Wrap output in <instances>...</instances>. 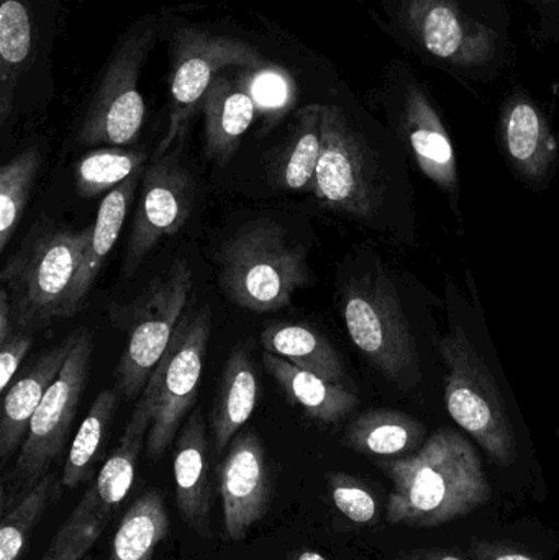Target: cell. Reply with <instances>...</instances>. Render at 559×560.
I'll use <instances>...</instances> for the list:
<instances>
[{
    "instance_id": "cell-37",
    "label": "cell",
    "mask_w": 559,
    "mask_h": 560,
    "mask_svg": "<svg viewBox=\"0 0 559 560\" xmlns=\"http://www.w3.org/2000/svg\"><path fill=\"white\" fill-rule=\"evenodd\" d=\"M12 303L5 287L0 289V345L7 341L13 331Z\"/></svg>"
},
{
    "instance_id": "cell-21",
    "label": "cell",
    "mask_w": 559,
    "mask_h": 560,
    "mask_svg": "<svg viewBox=\"0 0 559 560\" xmlns=\"http://www.w3.org/2000/svg\"><path fill=\"white\" fill-rule=\"evenodd\" d=\"M206 154L217 164H226L242 144L256 115V102L245 85L220 74L203 97Z\"/></svg>"
},
{
    "instance_id": "cell-26",
    "label": "cell",
    "mask_w": 559,
    "mask_h": 560,
    "mask_svg": "<svg viewBox=\"0 0 559 560\" xmlns=\"http://www.w3.org/2000/svg\"><path fill=\"white\" fill-rule=\"evenodd\" d=\"M427 441V430L416 418L396 410H370L351 421L345 444L364 456L406 457Z\"/></svg>"
},
{
    "instance_id": "cell-19",
    "label": "cell",
    "mask_w": 559,
    "mask_h": 560,
    "mask_svg": "<svg viewBox=\"0 0 559 560\" xmlns=\"http://www.w3.org/2000/svg\"><path fill=\"white\" fill-rule=\"evenodd\" d=\"M78 339V329L58 345L46 349L22 375L3 392L2 415H0V459L3 466L20 451L30 421L38 410L46 392L58 377L66 359L71 354Z\"/></svg>"
},
{
    "instance_id": "cell-38",
    "label": "cell",
    "mask_w": 559,
    "mask_h": 560,
    "mask_svg": "<svg viewBox=\"0 0 559 560\" xmlns=\"http://www.w3.org/2000/svg\"><path fill=\"white\" fill-rule=\"evenodd\" d=\"M396 560H465L456 552L443 549H420V551L404 552Z\"/></svg>"
},
{
    "instance_id": "cell-16",
    "label": "cell",
    "mask_w": 559,
    "mask_h": 560,
    "mask_svg": "<svg viewBox=\"0 0 559 560\" xmlns=\"http://www.w3.org/2000/svg\"><path fill=\"white\" fill-rule=\"evenodd\" d=\"M223 529L230 541H243L268 515L271 476L261 438L243 431L230 443L217 467Z\"/></svg>"
},
{
    "instance_id": "cell-34",
    "label": "cell",
    "mask_w": 559,
    "mask_h": 560,
    "mask_svg": "<svg viewBox=\"0 0 559 560\" xmlns=\"http://www.w3.org/2000/svg\"><path fill=\"white\" fill-rule=\"evenodd\" d=\"M33 346V336L23 329H13L5 342L0 345V390L5 392L19 372L20 364Z\"/></svg>"
},
{
    "instance_id": "cell-30",
    "label": "cell",
    "mask_w": 559,
    "mask_h": 560,
    "mask_svg": "<svg viewBox=\"0 0 559 560\" xmlns=\"http://www.w3.org/2000/svg\"><path fill=\"white\" fill-rule=\"evenodd\" d=\"M147 153L140 150L105 147L89 151L75 163V190L82 199L112 192L125 180L141 173Z\"/></svg>"
},
{
    "instance_id": "cell-17",
    "label": "cell",
    "mask_w": 559,
    "mask_h": 560,
    "mask_svg": "<svg viewBox=\"0 0 559 560\" xmlns=\"http://www.w3.org/2000/svg\"><path fill=\"white\" fill-rule=\"evenodd\" d=\"M502 147L515 173L531 186H541L557 166V135L544 108L524 89H515L502 104L499 120Z\"/></svg>"
},
{
    "instance_id": "cell-13",
    "label": "cell",
    "mask_w": 559,
    "mask_h": 560,
    "mask_svg": "<svg viewBox=\"0 0 559 560\" xmlns=\"http://www.w3.org/2000/svg\"><path fill=\"white\" fill-rule=\"evenodd\" d=\"M210 329L212 319L207 310L184 316L166 352L148 378L143 395L153 410L147 440L150 459L163 457L196 404Z\"/></svg>"
},
{
    "instance_id": "cell-2",
    "label": "cell",
    "mask_w": 559,
    "mask_h": 560,
    "mask_svg": "<svg viewBox=\"0 0 559 560\" xmlns=\"http://www.w3.org/2000/svg\"><path fill=\"white\" fill-rule=\"evenodd\" d=\"M410 156L391 128L360 125L340 104H322V151L311 192L331 212L417 245Z\"/></svg>"
},
{
    "instance_id": "cell-27",
    "label": "cell",
    "mask_w": 559,
    "mask_h": 560,
    "mask_svg": "<svg viewBox=\"0 0 559 560\" xmlns=\"http://www.w3.org/2000/svg\"><path fill=\"white\" fill-rule=\"evenodd\" d=\"M322 151V104H311L295 115L288 138L271 163L276 187L292 192H311Z\"/></svg>"
},
{
    "instance_id": "cell-5",
    "label": "cell",
    "mask_w": 559,
    "mask_h": 560,
    "mask_svg": "<svg viewBox=\"0 0 559 560\" xmlns=\"http://www.w3.org/2000/svg\"><path fill=\"white\" fill-rule=\"evenodd\" d=\"M393 480L387 499L389 525L435 528L471 515L491 500L481 457L458 431L443 427L406 457L381 459Z\"/></svg>"
},
{
    "instance_id": "cell-10",
    "label": "cell",
    "mask_w": 559,
    "mask_h": 560,
    "mask_svg": "<svg viewBox=\"0 0 559 560\" xmlns=\"http://www.w3.org/2000/svg\"><path fill=\"white\" fill-rule=\"evenodd\" d=\"M170 115L167 130L158 144L156 160L180 141L190 118L202 105L223 69H259L263 56L245 39L216 35L190 25L174 26L170 38Z\"/></svg>"
},
{
    "instance_id": "cell-32",
    "label": "cell",
    "mask_w": 559,
    "mask_h": 560,
    "mask_svg": "<svg viewBox=\"0 0 559 560\" xmlns=\"http://www.w3.org/2000/svg\"><path fill=\"white\" fill-rule=\"evenodd\" d=\"M39 164L38 147H30L0 167V252H5L28 206Z\"/></svg>"
},
{
    "instance_id": "cell-24",
    "label": "cell",
    "mask_w": 559,
    "mask_h": 560,
    "mask_svg": "<svg viewBox=\"0 0 559 560\" xmlns=\"http://www.w3.org/2000/svg\"><path fill=\"white\" fill-rule=\"evenodd\" d=\"M258 377L252 355L246 348L238 346L226 359L210 413V431L217 454H222L248 423L258 404Z\"/></svg>"
},
{
    "instance_id": "cell-28",
    "label": "cell",
    "mask_w": 559,
    "mask_h": 560,
    "mask_svg": "<svg viewBox=\"0 0 559 560\" xmlns=\"http://www.w3.org/2000/svg\"><path fill=\"white\" fill-rule=\"evenodd\" d=\"M170 533L163 495L148 490L125 513L112 541L110 560H151Z\"/></svg>"
},
{
    "instance_id": "cell-22",
    "label": "cell",
    "mask_w": 559,
    "mask_h": 560,
    "mask_svg": "<svg viewBox=\"0 0 559 560\" xmlns=\"http://www.w3.org/2000/svg\"><path fill=\"white\" fill-rule=\"evenodd\" d=\"M263 364L278 382L286 398L312 420L337 424L358 407L353 388L334 384L322 375L305 371L271 352H263Z\"/></svg>"
},
{
    "instance_id": "cell-12",
    "label": "cell",
    "mask_w": 559,
    "mask_h": 560,
    "mask_svg": "<svg viewBox=\"0 0 559 560\" xmlns=\"http://www.w3.org/2000/svg\"><path fill=\"white\" fill-rule=\"evenodd\" d=\"M194 276L184 259L151 280L135 302L124 354L115 369V390L125 400L143 394L151 372L163 358L184 318Z\"/></svg>"
},
{
    "instance_id": "cell-40",
    "label": "cell",
    "mask_w": 559,
    "mask_h": 560,
    "mask_svg": "<svg viewBox=\"0 0 559 560\" xmlns=\"http://www.w3.org/2000/svg\"><path fill=\"white\" fill-rule=\"evenodd\" d=\"M82 560H92V559H91V558H89V556H85V558H84V559H82Z\"/></svg>"
},
{
    "instance_id": "cell-1",
    "label": "cell",
    "mask_w": 559,
    "mask_h": 560,
    "mask_svg": "<svg viewBox=\"0 0 559 560\" xmlns=\"http://www.w3.org/2000/svg\"><path fill=\"white\" fill-rule=\"evenodd\" d=\"M432 293L400 279L376 253H361L341 287V315L364 361L407 397L436 387L442 358Z\"/></svg>"
},
{
    "instance_id": "cell-39",
    "label": "cell",
    "mask_w": 559,
    "mask_h": 560,
    "mask_svg": "<svg viewBox=\"0 0 559 560\" xmlns=\"http://www.w3.org/2000/svg\"><path fill=\"white\" fill-rule=\"evenodd\" d=\"M288 560H327L324 558V556L318 555V552L315 551H298L292 552L291 556H289Z\"/></svg>"
},
{
    "instance_id": "cell-36",
    "label": "cell",
    "mask_w": 559,
    "mask_h": 560,
    "mask_svg": "<svg viewBox=\"0 0 559 560\" xmlns=\"http://www.w3.org/2000/svg\"><path fill=\"white\" fill-rule=\"evenodd\" d=\"M473 560H540L531 552L496 542H476L471 548Z\"/></svg>"
},
{
    "instance_id": "cell-15",
    "label": "cell",
    "mask_w": 559,
    "mask_h": 560,
    "mask_svg": "<svg viewBox=\"0 0 559 560\" xmlns=\"http://www.w3.org/2000/svg\"><path fill=\"white\" fill-rule=\"evenodd\" d=\"M196 199L193 174L177 160L166 154L144 170L143 190L135 213L125 272L135 275L143 259L166 236L176 235L186 226Z\"/></svg>"
},
{
    "instance_id": "cell-8",
    "label": "cell",
    "mask_w": 559,
    "mask_h": 560,
    "mask_svg": "<svg viewBox=\"0 0 559 560\" xmlns=\"http://www.w3.org/2000/svg\"><path fill=\"white\" fill-rule=\"evenodd\" d=\"M160 16H140L115 43L82 115L75 141L82 147H127L143 127L147 105L138 81L161 32Z\"/></svg>"
},
{
    "instance_id": "cell-20",
    "label": "cell",
    "mask_w": 559,
    "mask_h": 560,
    "mask_svg": "<svg viewBox=\"0 0 559 560\" xmlns=\"http://www.w3.org/2000/svg\"><path fill=\"white\" fill-rule=\"evenodd\" d=\"M173 469L180 518L196 532L207 533L212 512V483L206 424L199 411H194L179 431Z\"/></svg>"
},
{
    "instance_id": "cell-6",
    "label": "cell",
    "mask_w": 559,
    "mask_h": 560,
    "mask_svg": "<svg viewBox=\"0 0 559 560\" xmlns=\"http://www.w3.org/2000/svg\"><path fill=\"white\" fill-rule=\"evenodd\" d=\"M311 282L305 252L278 223L258 220L226 240L219 255V283L230 302L255 313L286 308Z\"/></svg>"
},
{
    "instance_id": "cell-11",
    "label": "cell",
    "mask_w": 559,
    "mask_h": 560,
    "mask_svg": "<svg viewBox=\"0 0 559 560\" xmlns=\"http://www.w3.org/2000/svg\"><path fill=\"white\" fill-rule=\"evenodd\" d=\"M151 420L153 410L150 400L141 394L120 443L105 460L101 472L92 480L88 492L62 523L39 560H82L94 548L133 487L138 459L147 446Z\"/></svg>"
},
{
    "instance_id": "cell-25",
    "label": "cell",
    "mask_w": 559,
    "mask_h": 560,
    "mask_svg": "<svg viewBox=\"0 0 559 560\" xmlns=\"http://www.w3.org/2000/svg\"><path fill=\"white\" fill-rule=\"evenodd\" d=\"M263 349L334 384L351 388L343 359L317 329L298 323H272L259 336Z\"/></svg>"
},
{
    "instance_id": "cell-7",
    "label": "cell",
    "mask_w": 559,
    "mask_h": 560,
    "mask_svg": "<svg viewBox=\"0 0 559 560\" xmlns=\"http://www.w3.org/2000/svg\"><path fill=\"white\" fill-rule=\"evenodd\" d=\"M89 235L91 226H38L5 262L0 280L12 303L13 328L32 332L61 318Z\"/></svg>"
},
{
    "instance_id": "cell-35",
    "label": "cell",
    "mask_w": 559,
    "mask_h": 560,
    "mask_svg": "<svg viewBox=\"0 0 559 560\" xmlns=\"http://www.w3.org/2000/svg\"><path fill=\"white\" fill-rule=\"evenodd\" d=\"M537 15L532 38L540 45L559 43V0H525Z\"/></svg>"
},
{
    "instance_id": "cell-29",
    "label": "cell",
    "mask_w": 559,
    "mask_h": 560,
    "mask_svg": "<svg viewBox=\"0 0 559 560\" xmlns=\"http://www.w3.org/2000/svg\"><path fill=\"white\" fill-rule=\"evenodd\" d=\"M120 398L115 388L102 390L95 397L66 456L61 474V486L66 489L74 490L91 482Z\"/></svg>"
},
{
    "instance_id": "cell-3",
    "label": "cell",
    "mask_w": 559,
    "mask_h": 560,
    "mask_svg": "<svg viewBox=\"0 0 559 560\" xmlns=\"http://www.w3.org/2000/svg\"><path fill=\"white\" fill-rule=\"evenodd\" d=\"M370 13L397 45L463 85L498 81L517 56L504 0H373Z\"/></svg>"
},
{
    "instance_id": "cell-4",
    "label": "cell",
    "mask_w": 559,
    "mask_h": 560,
    "mask_svg": "<svg viewBox=\"0 0 559 560\" xmlns=\"http://www.w3.org/2000/svg\"><path fill=\"white\" fill-rule=\"evenodd\" d=\"M468 282L471 303L456 283H446V331L440 336L445 407L496 464L511 467L519 457L515 400L469 271Z\"/></svg>"
},
{
    "instance_id": "cell-9",
    "label": "cell",
    "mask_w": 559,
    "mask_h": 560,
    "mask_svg": "<svg viewBox=\"0 0 559 560\" xmlns=\"http://www.w3.org/2000/svg\"><path fill=\"white\" fill-rule=\"evenodd\" d=\"M389 128L420 173L449 197L459 217V177L455 147L429 88L412 66L394 59L380 91Z\"/></svg>"
},
{
    "instance_id": "cell-14",
    "label": "cell",
    "mask_w": 559,
    "mask_h": 560,
    "mask_svg": "<svg viewBox=\"0 0 559 560\" xmlns=\"http://www.w3.org/2000/svg\"><path fill=\"white\" fill-rule=\"evenodd\" d=\"M94 339L91 332L85 328L78 329L74 348L33 415L12 474L5 477L12 499L35 487L62 453L88 384Z\"/></svg>"
},
{
    "instance_id": "cell-23",
    "label": "cell",
    "mask_w": 559,
    "mask_h": 560,
    "mask_svg": "<svg viewBox=\"0 0 559 560\" xmlns=\"http://www.w3.org/2000/svg\"><path fill=\"white\" fill-rule=\"evenodd\" d=\"M140 176L141 173L135 174L117 189L108 192L105 199L102 200L97 219H95L94 226H91V235H89L88 246H85L84 255H82L78 275H75L74 282L69 289L61 319L74 316L84 303L85 296L91 292L105 259L110 255L118 236H120L121 229H124L128 207L133 200L135 189H137L138 177Z\"/></svg>"
},
{
    "instance_id": "cell-33",
    "label": "cell",
    "mask_w": 559,
    "mask_h": 560,
    "mask_svg": "<svg viewBox=\"0 0 559 560\" xmlns=\"http://www.w3.org/2000/svg\"><path fill=\"white\" fill-rule=\"evenodd\" d=\"M327 480L331 502L345 518L357 525H373L376 522L380 513L376 495L360 479L334 472Z\"/></svg>"
},
{
    "instance_id": "cell-18",
    "label": "cell",
    "mask_w": 559,
    "mask_h": 560,
    "mask_svg": "<svg viewBox=\"0 0 559 560\" xmlns=\"http://www.w3.org/2000/svg\"><path fill=\"white\" fill-rule=\"evenodd\" d=\"M42 52V28L35 0L0 2V125L15 112L19 92Z\"/></svg>"
},
{
    "instance_id": "cell-31",
    "label": "cell",
    "mask_w": 559,
    "mask_h": 560,
    "mask_svg": "<svg viewBox=\"0 0 559 560\" xmlns=\"http://www.w3.org/2000/svg\"><path fill=\"white\" fill-rule=\"evenodd\" d=\"M61 479L46 474L35 487L25 492L15 505L3 513L0 526V560H19L28 545L33 529L38 525L53 497L58 495Z\"/></svg>"
}]
</instances>
